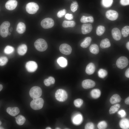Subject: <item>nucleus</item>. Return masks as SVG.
I'll return each instance as SVG.
<instances>
[{
	"mask_svg": "<svg viewBox=\"0 0 129 129\" xmlns=\"http://www.w3.org/2000/svg\"><path fill=\"white\" fill-rule=\"evenodd\" d=\"M11 35V33L10 32L8 33V35Z\"/></svg>",
	"mask_w": 129,
	"mask_h": 129,
	"instance_id": "obj_54",
	"label": "nucleus"
},
{
	"mask_svg": "<svg viewBox=\"0 0 129 129\" xmlns=\"http://www.w3.org/2000/svg\"><path fill=\"white\" fill-rule=\"evenodd\" d=\"M94 125L91 122H89L87 123L85 127V129H94Z\"/></svg>",
	"mask_w": 129,
	"mask_h": 129,
	"instance_id": "obj_42",
	"label": "nucleus"
},
{
	"mask_svg": "<svg viewBox=\"0 0 129 129\" xmlns=\"http://www.w3.org/2000/svg\"><path fill=\"white\" fill-rule=\"evenodd\" d=\"M55 96L56 100L61 102L65 101L68 97V95L66 91L61 89H58L56 91Z\"/></svg>",
	"mask_w": 129,
	"mask_h": 129,
	"instance_id": "obj_5",
	"label": "nucleus"
},
{
	"mask_svg": "<svg viewBox=\"0 0 129 129\" xmlns=\"http://www.w3.org/2000/svg\"><path fill=\"white\" fill-rule=\"evenodd\" d=\"M120 2L121 5H127L129 4V0H120Z\"/></svg>",
	"mask_w": 129,
	"mask_h": 129,
	"instance_id": "obj_43",
	"label": "nucleus"
},
{
	"mask_svg": "<svg viewBox=\"0 0 129 129\" xmlns=\"http://www.w3.org/2000/svg\"><path fill=\"white\" fill-rule=\"evenodd\" d=\"M95 66L92 63L89 64L87 66L86 69V72L88 74L91 75L93 74L95 70Z\"/></svg>",
	"mask_w": 129,
	"mask_h": 129,
	"instance_id": "obj_19",
	"label": "nucleus"
},
{
	"mask_svg": "<svg viewBox=\"0 0 129 129\" xmlns=\"http://www.w3.org/2000/svg\"><path fill=\"white\" fill-rule=\"evenodd\" d=\"M41 26L44 28L47 29L52 27L54 25V20L51 18H47L43 19L41 22Z\"/></svg>",
	"mask_w": 129,
	"mask_h": 129,
	"instance_id": "obj_8",
	"label": "nucleus"
},
{
	"mask_svg": "<svg viewBox=\"0 0 129 129\" xmlns=\"http://www.w3.org/2000/svg\"><path fill=\"white\" fill-rule=\"evenodd\" d=\"M34 46L37 50L40 52L44 51L47 49L48 47L46 41L42 38L37 40L34 42Z\"/></svg>",
	"mask_w": 129,
	"mask_h": 129,
	"instance_id": "obj_1",
	"label": "nucleus"
},
{
	"mask_svg": "<svg viewBox=\"0 0 129 129\" xmlns=\"http://www.w3.org/2000/svg\"><path fill=\"white\" fill-rule=\"evenodd\" d=\"M27 50V46L24 44L20 45L18 47L17 49L18 54L20 55H24L26 53Z\"/></svg>",
	"mask_w": 129,
	"mask_h": 129,
	"instance_id": "obj_18",
	"label": "nucleus"
},
{
	"mask_svg": "<svg viewBox=\"0 0 129 129\" xmlns=\"http://www.w3.org/2000/svg\"><path fill=\"white\" fill-rule=\"evenodd\" d=\"M66 10L65 9L61 10L57 13V16L58 17L60 18L63 16L66 13Z\"/></svg>",
	"mask_w": 129,
	"mask_h": 129,
	"instance_id": "obj_41",
	"label": "nucleus"
},
{
	"mask_svg": "<svg viewBox=\"0 0 129 129\" xmlns=\"http://www.w3.org/2000/svg\"><path fill=\"white\" fill-rule=\"evenodd\" d=\"M92 29V25L89 23L83 24L81 26V31L82 33L85 34L90 32Z\"/></svg>",
	"mask_w": 129,
	"mask_h": 129,
	"instance_id": "obj_15",
	"label": "nucleus"
},
{
	"mask_svg": "<svg viewBox=\"0 0 129 129\" xmlns=\"http://www.w3.org/2000/svg\"><path fill=\"white\" fill-rule=\"evenodd\" d=\"M113 2V0H102V4L105 7H109L111 6Z\"/></svg>",
	"mask_w": 129,
	"mask_h": 129,
	"instance_id": "obj_35",
	"label": "nucleus"
},
{
	"mask_svg": "<svg viewBox=\"0 0 129 129\" xmlns=\"http://www.w3.org/2000/svg\"><path fill=\"white\" fill-rule=\"evenodd\" d=\"M83 101L81 99H77L74 101V104L75 106L78 108L80 107L83 104Z\"/></svg>",
	"mask_w": 129,
	"mask_h": 129,
	"instance_id": "obj_40",
	"label": "nucleus"
},
{
	"mask_svg": "<svg viewBox=\"0 0 129 129\" xmlns=\"http://www.w3.org/2000/svg\"><path fill=\"white\" fill-rule=\"evenodd\" d=\"M126 47L127 49L129 50V42H128L126 44Z\"/></svg>",
	"mask_w": 129,
	"mask_h": 129,
	"instance_id": "obj_50",
	"label": "nucleus"
},
{
	"mask_svg": "<svg viewBox=\"0 0 129 129\" xmlns=\"http://www.w3.org/2000/svg\"><path fill=\"white\" fill-rule=\"evenodd\" d=\"M112 36L113 38L116 41H119L122 37V34L120 30L116 27L113 28L111 31Z\"/></svg>",
	"mask_w": 129,
	"mask_h": 129,
	"instance_id": "obj_13",
	"label": "nucleus"
},
{
	"mask_svg": "<svg viewBox=\"0 0 129 129\" xmlns=\"http://www.w3.org/2000/svg\"><path fill=\"white\" fill-rule=\"evenodd\" d=\"M26 11L28 13L33 14L37 11L39 9L38 5L34 2H30L27 3L26 7Z\"/></svg>",
	"mask_w": 129,
	"mask_h": 129,
	"instance_id": "obj_6",
	"label": "nucleus"
},
{
	"mask_svg": "<svg viewBox=\"0 0 129 129\" xmlns=\"http://www.w3.org/2000/svg\"><path fill=\"white\" fill-rule=\"evenodd\" d=\"M105 30V27L102 26H98L96 29V32L97 35L100 36L103 34Z\"/></svg>",
	"mask_w": 129,
	"mask_h": 129,
	"instance_id": "obj_31",
	"label": "nucleus"
},
{
	"mask_svg": "<svg viewBox=\"0 0 129 129\" xmlns=\"http://www.w3.org/2000/svg\"><path fill=\"white\" fill-rule=\"evenodd\" d=\"M128 59L126 57L124 56L119 58L116 61V64L117 67L121 69L125 68L128 65Z\"/></svg>",
	"mask_w": 129,
	"mask_h": 129,
	"instance_id": "obj_7",
	"label": "nucleus"
},
{
	"mask_svg": "<svg viewBox=\"0 0 129 129\" xmlns=\"http://www.w3.org/2000/svg\"><path fill=\"white\" fill-rule=\"evenodd\" d=\"M65 18L68 20H71L73 19V16L72 14L67 13L65 15Z\"/></svg>",
	"mask_w": 129,
	"mask_h": 129,
	"instance_id": "obj_45",
	"label": "nucleus"
},
{
	"mask_svg": "<svg viewBox=\"0 0 129 129\" xmlns=\"http://www.w3.org/2000/svg\"><path fill=\"white\" fill-rule=\"evenodd\" d=\"M121 33L123 37H127L129 34V26H126L123 27Z\"/></svg>",
	"mask_w": 129,
	"mask_h": 129,
	"instance_id": "obj_34",
	"label": "nucleus"
},
{
	"mask_svg": "<svg viewBox=\"0 0 129 129\" xmlns=\"http://www.w3.org/2000/svg\"><path fill=\"white\" fill-rule=\"evenodd\" d=\"M26 27L25 24L22 22H20L17 24L16 30L19 34H22L25 31Z\"/></svg>",
	"mask_w": 129,
	"mask_h": 129,
	"instance_id": "obj_20",
	"label": "nucleus"
},
{
	"mask_svg": "<svg viewBox=\"0 0 129 129\" xmlns=\"http://www.w3.org/2000/svg\"><path fill=\"white\" fill-rule=\"evenodd\" d=\"M78 7V5L77 2L75 1L73 2L70 6V9L73 12L75 11Z\"/></svg>",
	"mask_w": 129,
	"mask_h": 129,
	"instance_id": "obj_37",
	"label": "nucleus"
},
{
	"mask_svg": "<svg viewBox=\"0 0 129 129\" xmlns=\"http://www.w3.org/2000/svg\"><path fill=\"white\" fill-rule=\"evenodd\" d=\"M105 15L106 17L111 21L116 20L118 18V13L117 11L111 10L107 11Z\"/></svg>",
	"mask_w": 129,
	"mask_h": 129,
	"instance_id": "obj_11",
	"label": "nucleus"
},
{
	"mask_svg": "<svg viewBox=\"0 0 129 129\" xmlns=\"http://www.w3.org/2000/svg\"><path fill=\"white\" fill-rule=\"evenodd\" d=\"M56 129H60L59 128H56Z\"/></svg>",
	"mask_w": 129,
	"mask_h": 129,
	"instance_id": "obj_56",
	"label": "nucleus"
},
{
	"mask_svg": "<svg viewBox=\"0 0 129 129\" xmlns=\"http://www.w3.org/2000/svg\"><path fill=\"white\" fill-rule=\"evenodd\" d=\"M10 26V23L7 21L2 23L0 26V35L2 37L5 38L8 35L9 27Z\"/></svg>",
	"mask_w": 129,
	"mask_h": 129,
	"instance_id": "obj_4",
	"label": "nucleus"
},
{
	"mask_svg": "<svg viewBox=\"0 0 129 129\" xmlns=\"http://www.w3.org/2000/svg\"><path fill=\"white\" fill-rule=\"evenodd\" d=\"M107 126V124L105 121H102L99 122L97 125L98 128L99 129H105Z\"/></svg>",
	"mask_w": 129,
	"mask_h": 129,
	"instance_id": "obj_39",
	"label": "nucleus"
},
{
	"mask_svg": "<svg viewBox=\"0 0 129 129\" xmlns=\"http://www.w3.org/2000/svg\"><path fill=\"white\" fill-rule=\"evenodd\" d=\"M49 81L51 84H54L55 82V80L54 78L50 76L48 78Z\"/></svg>",
	"mask_w": 129,
	"mask_h": 129,
	"instance_id": "obj_47",
	"label": "nucleus"
},
{
	"mask_svg": "<svg viewBox=\"0 0 129 129\" xmlns=\"http://www.w3.org/2000/svg\"><path fill=\"white\" fill-rule=\"evenodd\" d=\"M17 2L16 0H9L6 3L5 5L6 8L9 10H12L16 7Z\"/></svg>",
	"mask_w": 129,
	"mask_h": 129,
	"instance_id": "obj_14",
	"label": "nucleus"
},
{
	"mask_svg": "<svg viewBox=\"0 0 129 129\" xmlns=\"http://www.w3.org/2000/svg\"><path fill=\"white\" fill-rule=\"evenodd\" d=\"M82 85L84 88L88 89L94 87L95 85V83L92 80L86 79L82 81Z\"/></svg>",
	"mask_w": 129,
	"mask_h": 129,
	"instance_id": "obj_12",
	"label": "nucleus"
},
{
	"mask_svg": "<svg viewBox=\"0 0 129 129\" xmlns=\"http://www.w3.org/2000/svg\"><path fill=\"white\" fill-rule=\"evenodd\" d=\"M80 21L83 23H85L88 22L92 23L94 21V19L93 17L91 16H83L81 19Z\"/></svg>",
	"mask_w": 129,
	"mask_h": 129,
	"instance_id": "obj_27",
	"label": "nucleus"
},
{
	"mask_svg": "<svg viewBox=\"0 0 129 129\" xmlns=\"http://www.w3.org/2000/svg\"><path fill=\"white\" fill-rule=\"evenodd\" d=\"M46 129H51V128L49 127H47L46 128Z\"/></svg>",
	"mask_w": 129,
	"mask_h": 129,
	"instance_id": "obj_53",
	"label": "nucleus"
},
{
	"mask_svg": "<svg viewBox=\"0 0 129 129\" xmlns=\"http://www.w3.org/2000/svg\"><path fill=\"white\" fill-rule=\"evenodd\" d=\"M101 48H108L111 46V43L109 40L107 38L103 39L101 41L100 44Z\"/></svg>",
	"mask_w": 129,
	"mask_h": 129,
	"instance_id": "obj_25",
	"label": "nucleus"
},
{
	"mask_svg": "<svg viewBox=\"0 0 129 129\" xmlns=\"http://www.w3.org/2000/svg\"><path fill=\"white\" fill-rule=\"evenodd\" d=\"M8 61L7 57L5 56L0 57V66H3L5 65Z\"/></svg>",
	"mask_w": 129,
	"mask_h": 129,
	"instance_id": "obj_38",
	"label": "nucleus"
},
{
	"mask_svg": "<svg viewBox=\"0 0 129 129\" xmlns=\"http://www.w3.org/2000/svg\"><path fill=\"white\" fill-rule=\"evenodd\" d=\"M72 120L73 123L76 125L80 124L82 120V117L81 114L76 113L73 117Z\"/></svg>",
	"mask_w": 129,
	"mask_h": 129,
	"instance_id": "obj_16",
	"label": "nucleus"
},
{
	"mask_svg": "<svg viewBox=\"0 0 129 129\" xmlns=\"http://www.w3.org/2000/svg\"><path fill=\"white\" fill-rule=\"evenodd\" d=\"M108 74L107 71L103 69H100L98 71V75L101 78H104L107 76Z\"/></svg>",
	"mask_w": 129,
	"mask_h": 129,
	"instance_id": "obj_36",
	"label": "nucleus"
},
{
	"mask_svg": "<svg viewBox=\"0 0 129 129\" xmlns=\"http://www.w3.org/2000/svg\"><path fill=\"white\" fill-rule=\"evenodd\" d=\"M125 76L128 78H129V69L128 68L126 71L125 73Z\"/></svg>",
	"mask_w": 129,
	"mask_h": 129,
	"instance_id": "obj_48",
	"label": "nucleus"
},
{
	"mask_svg": "<svg viewBox=\"0 0 129 129\" xmlns=\"http://www.w3.org/2000/svg\"><path fill=\"white\" fill-rule=\"evenodd\" d=\"M42 93V91L41 88L37 86L32 87L29 92L30 96L33 99L39 97Z\"/></svg>",
	"mask_w": 129,
	"mask_h": 129,
	"instance_id": "obj_3",
	"label": "nucleus"
},
{
	"mask_svg": "<svg viewBox=\"0 0 129 129\" xmlns=\"http://www.w3.org/2000/svg\"><path fill=\"white\" fill-rule=\"evenodd\" d=\"M57 62L59 65L63 67H66L67 64L66 59L63 57H60L57 60Z\"/></svg>",
	"mask_w": 129,
	"mask_h": 129,
	"instance_id": "obj_24",
	"label": "nucleus"
},
{
	"mask_svg": "<svg viewBox=\"0 0 129 129\" xmlns=\"http://www.w3.org/2000/svg\"><path fill=\"white\" fill-rule=\"evenodd\" d=\"M44 101L42 98L34 99L30 102V106L33 109L37 110L42 108L43 105Z\"/></svg>",
	"mask_w": 129,
	"mask_h": 129,
	"instance_id": "obj_2",
	"label": "nucleus"
},
{
	"mask_svg": "<svg viewBox=\"0 0 129 129\" xmlns=\"http://www.w3.org/2000/svg\"><path fill=\"white\" fill-rule=\"evenodd\" d=\"M120 106V105L118 104H116L112 106L109 110L110 114H112L115 113L118 110Z\"/></svg>",
	"mask_w": 129,
	"mask_h": 129,
	"instance_id": "obj_32",
	"label": "nucleus"
},
{
	"mask_svg": "<svg viewBox=\"0 0 129 129\" xmlns=\"http://www.w3.org/2000/svg\"><path fill=\"white\" fill-rule=\"evenodd\" d=\"M125 102L127 104H129V97H128L126 98L125 100Z\"/></svg>",
	"mask_w": 129,
	"mask_h": 129,
	"instance_id": "obj_49",
	"label": "nucleus"
},
{
	"mask_svg": "<svg viewBox=\"0 0 129 129\" xmlns=\"http://www.w3.org/2000/svg\"><path fill=\"white\" fill-rule=\"evenodd\" d=\"M3 88V86L1 84H0V91Z\"/></svg>",
	"mask_w": 129,
	"mask_h": 129,
	"instance_id": "obj_51",
	"label": "nucleus"
},
{
	"mask_svg": "<svg viewBox=\"0 0 129 129\" xmlns=\"http://www.w3.org/2000/svg\"><path fill=\"white\" fill-rule=\"evenodd\" d=\"M120 127L124 129H129V121L127 118H124L121 119L119 123Z\"/></svg>",
	"mask_w": 129,
	"mask_h": 129,
	"instance_id": "obj_21",
	"label": "nucleus"
},
{
	"mask_svg": "<svg viewBox=\"0 0 129 129\" xmlns=\"http://www.w3.org/2000/svg\"><path fill=\"white\" fill-rule=\"evenodd\" d=\"M75 23L74 21H64L62 24V26L65 28L73 27L75 25Z\"/></svg>",
	"mask_w": 129,
	"mask_h": 129,
	"instance_id": "obj_29",
	"label": "nucleus"
},
{
	"mask_svg": "<svg viewBox=\"0 0 129 129\" xmlns=\"http://www.w3.org/2000/svg\"><path fill=\"white\" fill-rule=\"evenodd\" d=\"M118 114L120 115L121 117H123L126 115V113L125 111L123 110H121L118 112Z\"/></svg>",
	"mask_w": 129,
	"mask_h": 129,
	"instance_id": "obj_44",
	"label": "nucleus"
},
{
	"mask_svg": "<svg viewBox=\"0 0 129 129\" xmlns=\"http://www.w3.org/2000/svg\"><path fill=\"white\" fill-rule=\"evenodd\" d=\"M12 30H13V28L12 27H11L10 28V30H9L11 32L12 31Z\"/></svg>",
	"mask_w": 129,
	"mask_h": 129,
	"instance_id": "obj_52",
	"label": "nucleus"
},
{
	"mask_svg": "<svg viewBox=\"0 0 129 129\" xmlns=\"http://www.w3.org/2000/svg\"><path fill=\"white\" fill-rule=\"evenodd\" d=\"M101 91L98 89H95L92 90L90 94L93 98L97 99L99 97L101 96Z\"/></svg>",
	"mask_w": 129,
	"mask_h": 129,
	"instance_id": "obj_23",
	"label": "nucleus"
},
{
	"mask_svg": "<svg viewBox=\"0 0 129 129\" xmlns=\"http://www.w3.org/2000/svg\"><path fill=\"white\" fill-rule=\"evenodd\" d=\"M89 50L91 53L94 54H97L99 52L98 46L96 44H94L91 45L89 47Z\"/></svg>",
	"mask_w": 129,
	"mask_h": 129,
	"instance_id": "obj_28",
	"label": "nucleus"
},
{
	"mask_svg": "<svg viewBox=\"0 0 129 129\" xmlns=\"http://www.w3.org/2000/svg\"><path fill=\"white\" fill-rule=\"evenodd\" d=\"M38 67L36 63L33 61H29L27 62L25 64L26 69L29 72H35L37 69Z\"/></svg>",
	"mask_w": 129,
	"mask_h": 129,
	"instance_id": "obj_9",
	"label": "nucleus"
},
{
	"mask_svg": "<svg viewBox=\"0 0 129 129\" xmlns=\"http://www.w3.org/2000/svg\"><path fill=\"white\" fill-rule=\"evenodd\" d=\"M44 83L45 86H49L51 84L48 79H46L44 81Z\"/></svg>",
	"mask_w": 129,
	"mask_h": 129,
	"instance_id": "obj_46",
	"label": "nucleus"
},
{
	"mask_svg": "<svg viewBox=\"0 0 129 129\" xmlns=\"http://www.w3.org/2000/svg\"><path fill=\"white\" fill-rule=\"evenodd\" d=\"M92 39L90 37H87L85 38L84 40L80 45L83 48L88 47L90 45Z\"/></svg>",
	"mask_w": 129,
	"mask_h": 129,
	"instance_id": "obj_26",
	"label": "nucleus"
},
{
	"mask_svg": "<svg viewBox=\"0 0 129 129\" xmlns=\"http://www.w3.org/2000/svg\"><path fill=\"white\" fill-rule=\"evenodd\" d=\"M16 118V121L17 123L19 125H22L25 123L26 119L25 117L21 115L18 116Z\"/></svg>",
	"mask_w": 129,
	"mask_h": 129,
	"instance_id": "obj_30",
	"label": "nucleus"
},
{
	"mask_svg": "<svg viewBox=\"0 0 129 129\" xmlns=\"http://www.w3.org/2000/svg\"><path fill=\"white\" fill-rule=\"evenodd\" d=\"M59 50L63 54L66 55H68L71 53L72 48L69 44L66 43H63L60 46Z\"/></svg>",
	"mask_w": 129,
	"mask_h": 129,
	"instance_id": "obj_10",
	"label": "nucleus"
},
{
	"mask_svg": "<svg viewBox=\"0 0 129 129\" xmlns=\"http://www.w3.org/2000/svg\"><path fill=\"white\" fill-rule=\"evenodd\" d=\"M14 50V48L13 47L8 45L6 46L4 48V52L6 54H10L13 53Z\"/></svg>",
	"mask_w": 129,
	"mask_h": 129,
	"instance_id": "obj_33",
	"label": "nucleus"
},
{
	"mask_svg": "<svg viewBox=\"0 0 129 129\" xmlns=\"http://www.w3.org/2000/svg\"><path fill=\"white\" fill-rule=\"evenodd\" d=\"M121 100V98L120 96L118 94H115L111 97L110 101L111 104H113L119 102Z\"/></svg>",
	"mask_w": 129,
	"mask_h": 129,
	"instance_id": "obj_22",
	"label": "nucleus"
},
{
	"mask_svg": "<svg viewBox=\"0 0 129 129\" xmlns=\"http://www.w3.org/2000/svg\"><path fill=\"white\" fill-rule=\"evenodd\" d=\"M7 112L10 115L12 116H15L20 112V110L17 107L11 108L9 107L6 110Z\"/></svg>",
	"mask_w": 129,
	"mask_h": 129,
	"instance_id": "obj_17",
	"label": "nucleus"
},
{
	"mask_svg": "<svg viewBox=\"0 0 129 129\" xmlns=\"http://www.w3.org/2000/svg\"><path fill=\"white\" fill-rule=\"evenodd\" d=\"M1 123L0 121V125L1 124Z\"/></svg>",
	"mask_w": 129,
	"mask_h": 129,
	"instance_id": "obj_55",
	"label": "nucleus"
}]
</instances>
